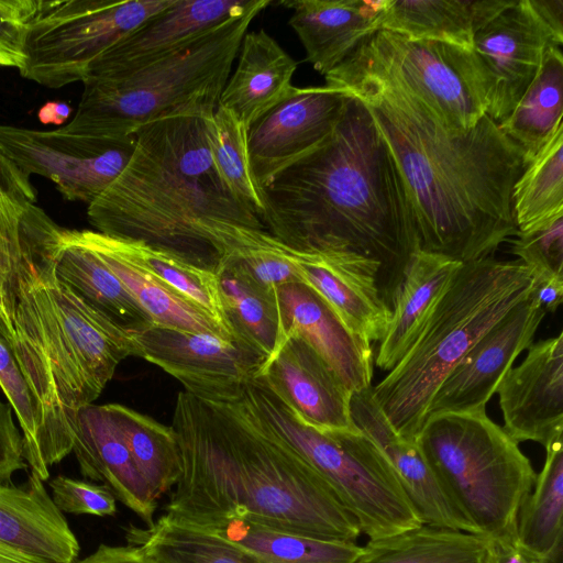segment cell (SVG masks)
Segmentation results:
<instances>
[{
  "instance_id": "37",
  "label": "cell",
  "mask_w": 563,
  "mask_h": 563,
  "mask_svg": "<svg viewBox=\"0 0 563 563\" xmlns=\"http://www.w3.org/2000/svg\"><path fill=\"white\" fill-rule=\"evenodd\" d=\"M104 406L137 471L158 499L176 485L180 475V451L174 429L126 406Z\"/></svg>"
},
{
  "instance_id": "50",
  "label": "cell",
  "mask_w": 563,
  "mask_h": 563,
  "mask_svg": "<svg viewBox=\"0 0 563 563\" xmlns=\"http://www.w3.org/2000/svg\"><path fill=\"white\" fill-rule=\"evenodd\" d=\"M532 295L547 313H555L563 301V275L533 282Z\"/></svg>"
},
{
  "instance_id": "27",
  "label": "cell",
  "mask_w": 563,
  "mask_h": 563,
  "mask_svg": "<svg viewBox=\"0 0 563 563\" xmlns=\"http://www.w3.org/2000/svg\"><path fill=\"white\" fill-rule=\"evenodd\" d=\"M296 69L297 62L265 30L246 32L218 106L233 112L249 130L291 92Z\"/></svg>"
},
{
  "instance_id": "31",
  "label": "cell",
  "mask_w": 563,
  "mask_h": 563,
  "mask_svg": "<svg viewBox=\"0 0 563 563\" xmlns=\"http://www.w3.org/2000/svg\"><path fill=\"white\" fill-rule=\"evenodd\" d=\"M181 522L235 542L271 563H355L362 553L356 542L295 534L231 514Z\"/></svg>"
},
{
  "instance_id": "33",
  "label": "cell",
  "mask_w": 563,
  "mask_h": 563,
  "mask_svg": "<svg viewBox=\"0 0 563 563\" xmlns=\"http://www.w3.org/2000/svg\"><path fill=\"white\" fill-rule=\"evenodd\" d=\"M563 54L561 46L544 51L540 68L500 130L523 152L525 166L562 124Z\"/></svg>"
},
{
  "instance_id": "38",
  "label": "cell",
  "mask_w": 563,
  "mask_h": 563,
  "mask_svg": "<svg viewBox=\"0 0 563 563\" xmlns=\"http://www.w3.org/2000/svg\"><path fill=\"white\" fill-rule=\"evenodd\" d=\"M545 449L547 456L532 490L520 506L517 538L529 552L544 556L563 539V445L562 437Z\"/></svg>"
},
{
  "instance_id": "53",
  "label": "cell",
  "mask_w": 563,
  "mask_h": 563,
  "mask_svg": "<svg viewBox=\"0 0 563 563\" xmlns=\"http://www.w3.org/2000/svg\"><path fill=\"white\" fill-rule=\"evenodd\" d=\"M0 563H47L0 542Z\"/></svg>"
},
{
  "instance_id": "32",
  "label": "cell",
  "mask_w": 563,
  "mask_h": 563,
  "mask_svg": "<svg viewBox=\"0 0 563 563\" xmlns=\"http://www.w3.org/2000/svg\"><path fill=\"white\" fill-rule=\"evenodd\" d=\"M125 539L154 563H271L235 542L167 514L145 528L128 527Z\"/></svg>"
},
{
  "instance_id": "25",
  "label": "cell",
  "mask_w": 563,
  "mask_h": 563,
  "mask_svg": "<svg viewBox=\"0 0 563 563\" xmlns=\"http://www.w3.org/2000/svg\"><path fill=\"white\" fill-rule=\"evenodd\" d=\"M0 542L47 563H75L80 549L34 472L22 486L0 484Z\"/></svg>"
},
{
  "instance_id": "3",
  "label": "cell",
  "mask_w": 563,
  "mask_h": 563,
  "mask_svg": "<svg viewBox=\"0 0 563 563\" xmlns=\"http://www.w3.org/2000/svg\"><path fill=\"white\" fill-rule=\"evenodd\" d=\"M172 428L181 467L166 507L173 519L231 514L311 538L360 537L325 479L243 397L216 404L179 391Z\"/></svg>"
},
{
  "instance_id": "8",
  "label": "cell",
  "mask_w": 563,
  "mask_h": 563,
  "mask_svg": "<svg viewBox=\"0 0 563 563\" xmlns=\"http://www.w3.org/2000/svg\"><path fill=\"white\" fill-rule=\"evenodd\" d=\"M416 443L439 484L478 534L517 533L537 474L518 443L486 409L428 415Z\"/></svg>"
},
{
  "instance_id": "39",
  "label": "cell",
  "mask_w": 563,
  "mask_h": 563,
  "mask_svg": "<svg viewBox=\"0 0 563 563\" xmlns=\"http://www.w3.org/2000/svg\"><path fill=\"white\" fill-rule=\"evenodd\" d=\"M512 210L520 232L563 216V123L515 183Z\"/></svg>"
},
{
  "instance_id": "42",
  "label": "cell",
  "mask_w": 563,
  "mask_h": 563,
  "mask_svg": "<svg viewBox=\"0 0 563 563\" xmlns=\"http://www.w3.org/2000/svg\"><path fill=\"white\" fill-rule=\"evenodd\" d=\"M508 241L509 252L528 267L533 282L563 275V216L528 231H518Z\"/></svg>"
},
{
  "instance_id": "35",
  "label": "cell",
  "mask_w": 563,
  "mask_h": 563,
  "mask_svg": "<svg viewBox=\"0 0 563 563\" xmlns=\"http://www.w3.org/2000/svg\"><path fill=\"white\" fill-rule=\"evenodd\" d=\"M59 227L36 205L20 207L0 198V329L11 331L16 273L30 256L62 235Z\"/></svg>"
},
{
  "instance_id": "41",
  "label": "cell",
  "mask_w": 563,
  "mask_h": 563,
  "mask_svg": "<svg viewBox=\"0 0 563 563\" xmlns=\"http://www.w3.org/2000/svg\"><path fill=\"white\" fill-rule=\"evenodd\" d=\"M124 241V240H123ZM132 254L162 282L214 319L232 335L227 322L219 276L165 252L139 242L125 241Z\"/></svg>"
},
{
  "instance_id": "23",
  "label": "cell",
  "mask_w": 563,
  "mask_h": 563,
  "mask_svg": "<svg viewBox=\"0 0 563 563\" xmlns=\"http://www.w3.org/2000/svg\"><path fill=\"white\" fill-rule=\"evenodd\" d=\"M387 0H282L306 59L321 75L341 65L360 44L380 30Z\"/></svg>"
},
{
  "instance_id": "5",
  "label": "cell",
  "mask_w": 563,
  "mask_h": 563,
  "mask_svg": "<svg viewBox=\"0 0 563 563\" xmlns=\"http://www.w3.org/2000/svg\"><path fill=\"white\" fill-rule=\"evenodd\" d=\"M60 249L62 243L20 266L7 341L36 402V444L27 466L43 481L73 451L78 411L100 396L123 360L137 356L129 329L58 282Z\"/></svg>"
},
{
  "instance_id": "13",
  "label": "cell",
  "mask_w": 563,
  "mask_h": 563,
  "mask_svg": "<svg viewBox=\"0 0 563 563\" xmlns=\"http://www.w3.org/2000/svg\"><path fill=\"white\" fill-rule=\"evenodd\" d=\"M137 356L179 380L185 391L209 402L239 401L265 361L235 340L144 324L129 329Z\"/></svg>"
},
{
  "instance_id": "49",
  "label": "cell",
  "mask_w": 563,
  "mask_h": 563,
  "mask_svg": "<svg viewBox=\"0 0 563 563\" xmlns=\"http://www.w3.org/2000/svg\"><path fill=\"white\" fill-rule=\"evenodd\" d=\"M76 563H154L144 558L133 545L100 544L87 558Z\"/></svg>"
},
{
  "instance_id": "16",
  "label": "cell",
  "mask_w": 563,
  "mask_h": 563,
  "mask_svg": "<svg viewBox=\"0 0 563 563\" xmlns=\"http://www.w3.org/2000/svg\"><path fill=\"white\" fill-rule=\"evenodd\" d=\"M545 310L532 292L489 328L437 389L429 413L486 409L505 373L532 344Z\"/></svg>"
},
{
  "instance_id": "24",
  "label": "cell",
  "mask_w": 563,
  "mask_h": 563,
  "mask_svg": "<svg viewBox=\"0 0 563 563\" xmlns=\"http://www.w3.org/2000/svg\"><path fill=\"white\" fill-rule=\"evenodd\" d=\"M71 452L82 476L102 482L147 526L154 522L157 498L137 471L104 405L90 404L78 411Z\"/></svg>"
},
{
  "instance_id": "6",
  "label": "cell",
  "mask_w": 563,
  "mask_h": 563,
  "mask_svg": "<svg viewBox=\"0 0 563 563\" xmlns=\"http://www.w3.org/2000/svg\"><path fill=\"white\" fill-rule=\"evenodd\" d=\"M532 290L531 273L518 260L488 256L461 264L417 340L372 387L374 399L399 435L416 440L446 375Z\"/></svg>"
},
{
  "instance_id": "21",
  "label": "cell",
  "mask_w": 563,
  "mask_h": 563,
  "mask_svg": "<svg viewBox=\"0 0 563 563\" xmlns=\"http://www.w3.org/2000/svg\"><path fill=\"white\" fill-rule=\"evenodd\" d=\"M372 387L352 395V418L390 463L420 522L478 534L443 490L416 441L399 435L390 424Z\"/></svg>"
},
{
  "instance_id": "26",
  "label": "cell",
  "mask_w": 563,
  "mask_h": 563,
  "mask_svg": "<svg viewBox=\"0 0 563 563\" xmlns=\"http://www.w3.org/2000/svg\"><path fill=\"white\" fill-rule=\"evenodd\" d=\"M71 232L78 241L101 257L152 323L234 340L214 319L173 290L144 266L132 254L125 241L90 230Z\"/></svg>"
},
{
  "instance_id": "36",
  "label": "cell",
  "mask_w": 563,
  "mask_h": 563,
  "mask_svg": "<svg viewBox=\"0 0 563 563\" xmlns=\"http://www.w3.org/2000/svg\"><path fill=\"white\" fill-rule=\"evenodd\" d=\"M218 276L223 309L233 339L266 363L277 353L282 343L277 292L269 295L260 290L232 266H227Z\"/></svg>"
},
{
  "instance_id": "4",
  "label": "cell",
  "mask_w": 563,
  "mask_h": 563,
  "mask_svg": "<svg viewBox=\"0 0 563 563\" xmlns=\"http://www.w3.org/2000/svg\"><path fill=\"white\" fill-rule=\"evenodd\" d=\"M212 114L168 117L135 133L129 163L88 205L97 232L217 275L246 251L283 245L218 174L208 140Z\"/></svg>"
},
{
  "instance_id": "22",
  "label": "cell",
  "mask_w": 563,
  "mask_h": 563,
  "mask_svg": "<svg viewBox=\"0 0 563 563\" xmlns=\"http://www.w3.org/2000/svg\"><path fill=\"white\" fill-rule=\"evenodd\" d=\"M305 284L314 289L356 334L377 342L391 310L379 295L378 266L354 253L303 254L298 261Z\"/></svg>"
},
{
  "instance_id": "29",
  "label": "cell",
  "mask_w": 563,
  "mask_h": 563,
  "mask_svg": "<svg viewBox=\"0 0 563 563\" xmlns=\"http://www.w3.org/2000/svg\"><path fill=\"white\" fill-rule=\"evenodd\" d=\"M514 0H387L380 29L473 51L475 34Z\"/></svg>"
},
{
  "instance_id": "34",
  "label": "cell",
  "mask_w": 563,
  "mask_h": 563,
  "mask_svg": "<svg viewBox=\"0 0 563 563\" xmlns=\"http://www.w3.org/2000/svg\"><path fill=\"white\" fill-rule=\"evenodd\" d=\"M489 539L420 525L369 540L355 563H485Z\"/></svg>"
},
{
  "instance_id": "45",
  "label": "cell",
  "mask_w": 563,
  "mask_h": 563,
  "mask_svg": "<svg viewBox=\"0 0 563 563\" xmlns=\"http://www.w3.org/2000/svg\"><path fill=\"white\" fill-rule=\"evenodd\" d=\"M38 2L0 0V67L23 68L26 32Z\"/></svg>"
},
{
  "instance_id": "28",
  "label": "cell",
  "mask_w": 563,
  "mask_h": 563,
  "mask_svg": "<svg viewBox=\"0 0 563 563\" xmlns=\"http://www.w3.org/2000/svg\"><path fill=\"white\" fill-rule=\"evenodd\" d=\"M461 264L421 249L413 253L379 341L375 363L382 371H391L417 340Z\"/></svg>"
},
{
  "instance_id": "10",
  "label": "cell",
  "mask_w": 563,
  "mask_h": 563,
  "mask_svg": "<svg viewBox=\"0 0 563 563\" xmlns=\"http://www.w3.org/2000/svg\"><path fill=\"white\" fill-rule=\"evenodd\" d=\"M174 0H40L24 44L25 79L47 88L82 81L91 63Z\"/></svg>"
},
{
  "instance_id": "43",
  "label": "cell",
  "mask_w": 563,
  "mask_h": 563,
  "mask_svg": "<svg viewBox=\"0 0 563 563\" xmlns=\"http://www.w3.org/2000/svg\"><path fill=\"white\" fill-rule=\"evenodd\" d=\"M0 387L15 412L22 431L24 460L32 459L37 432V409L33 394L8 342L0 334Z\"/></svg>"
},
{
  "instance_id": "17",
  "label": "cell",
  "mask_w": 563,
  "mask_h": 563,
  "mask_svg": "<svg viewBox=\"0 0 563 563\" xmlns=\"http://www.w3.org/2000/svg\"><path fill=\"white\" fill-rule=\"evenodd\" d=\"M496 393L508 435L517 443L547 448L563 435V332L532 342L518 366L510 367Z\"/></svg>"
},
{
  "instance_id": "48",
  "label": "cell",
  "mask_w": 563,
  "mask_h": 563,
  "mask_svg": "<svg viewBox=\"0 0 563 563\" xmlns=\"http://www.w3.org/2000/svg\"><path fill=\"white\" fill-rule=\"evenodd\" d=\"M485 563H547L544 556L526 550L518 541L517 533L489 539Z\"/></svg>"
},
{
  "instance_id": "11",
  "label": "cell",
  "mask_w": 563,
  "mask_h": 563,
  "mask_svg": "<svg viewBox=\"0 0 563 563\" xmlns=\"http://www.w3.org/2000/svg\"><path fill=\"white\" fill-rule=\"evenodd\" d=\"M349 57L397 79L451 132H465L486 115V87L473 51L380 29Z\"/></svg>"
},
{
  "instance_id": "18",
  "label": "cell",
  "mask_w": 563,
  "mask_h": 563,
  "mask_svg": "<svg viewBox=\"0 0 563 563\" xmlns=\"http://www.w3.org/2000/svg\"><path fill=\"white\" fill-rule=\"evenodd\" d=\"M271 3L272 0H174L103 52L86 75L135 70L181 49L231 19Z\"/></svg>"
},
{
  "instance_id": "2",
  "label": "cell",
  "mask_w": 563,
  "mask_h": 563,
  "mask_svg": "<svg viewBox=\"0 0 563 563\" xmlns=\"http://www.w3.org/2000/svg\"><path fill=\"white\" fill-rule=\"evenodd\" d=\"M346 96L331 134L261 188V221L295 252L354 253L374 262L379 295L391 310L420 249L415 214L369 111Z\"/></svg>"
},
{
  "instance_id": "46",
  "label": "cell",
  "mask_w": 563,
  "mask_h": 563,
  "mask_svg": "<svg viewBox=\"0 0 563 563\" xmlns=\"http://www.w3.org/2000/svg\"><path fill=\"white\" fill-rule=\"evenodd\" d=\"M26 467L23 439L14 423L12 408L0 399V484H11L12 475Z\"/></svg>"
},
{
  "instance_id": "15",
  "label": "cell",
  "mask_w": 563,
  "mask_h": 563,
  "mask_svg": "<svg viewBox=\"0 0 563 563\" xmlns=\"http://www.w3.org/2000/svg\"><path fill=\"white\" fill-rule=\"evenodd\" d=\"M346 98L344 92L327 85L294 87L249 128L250 166L260 190L331 134Z\"/></svg>"
},
{
  "instance_id": "52",
  "label": "cell",
  "mask_w": 563,
  "mask_h": 563,
  "mask_svg": "<svg viewBox=\"0 0 563 563\" xmlns=\"http://www.w3.org/2000/svg\"><path fill=\"white\" fill-rule=\"evenodd\" d=\"M71 108L64 101L45 102L38 110V120L44 124L60 125L70 117Z\"/></svg>"
},
{
  "instance_id": "20",
  "label": "cell",
  "mask_w": 563,
  "mask_h": 563,
  "mask_svg": "<svg viewBox=\"0 0 563 563\" xmlns=\"http://www.w3.org/2000/svg\"><path fill=\"white\" fill-rule=\"evenodd\" d=\"M282 345L292 335L309 343L354 394L372 386V343L354 333L309 285L277 290ZM279 347V349H280Z\"/></svg>"
},
{
  "instance_id": "12",
  "label": "cell",
  "mask_w": 563,
  "mask_h": 563,
  "mask_svg": "<svg viewBox=\"0 0 563 563\" xmlns=\"http://www.w3.org/2000/svg\"><path fill=\"white\" fill-rule=\"evenodd\" d=\"M134 147L135 135L108 140L62 126L42 131L0 124V151L21 170L52 180L67 200L88 205L122 173Z\"/></svg>"
},
{
  "instance_id": "9",
  "label": "cell",
  "mask_w": 563,
  "mask_h": 563,
  "mask_svg": "<svg viewBox=\"0 0 563 563\" xmlns=\"http://www.w3.org/2000/svg\"><path fill=\"white\" fill-rule=\"evenodd\" d=\"M242 397L325 479L369 540L422 525L390 463L363 431H320L256 378Z\"/></svg>"
},
{
  "instance_id": "14",
  "label": "cell",
  "mask_w": 563,
  "mask_h": 563,
  "mask_svg": "<svg viewBox=\"0 0 563 563\" xmlns=\"http://www.w3.org/2000/svg\"><path fill=\"white\" fill-rule=\"evenodd\" d=\"M550 45L562 46L531 0H514L474 37L487 96L486 114L497 124L514 111L534 79Z\"/></svg>"
},
{
  "instance_id": "30",
  "label": "cell",
  "mask_w": 563,
  "mask_h": 563,
  "mask_svg": "<svg viewBox=\"0 0 563 563\" xmlns=\"http://www.w3.org/2000/svg\"><path fill=\"white\" fill-rule=\"evenodd\" d=\"M55 275L84 303L120 325L133 329L152 323L101 257L68 229L63 231Z\"/></svg>"
},
{
  "instance_id": "19",
  "label": "cell",
  "mask_w": 563,
  "mask_h": 563,
  "mask_svg": "<svg viewBox=\"0 0 563 563\" xmlns=\"http://www.w3.org/2000/svg\"><path fill=\"white\" fill-rule=\"evenodd\" d=\"M301 421L320 430H357L353 393L317 351L292 335L255 377Z\"/></svg>"
},
{
  "instance_id": "51",
  "label": "cell",
  "mask_w": 563,
  "mask_h": 563,
  "mask_svg": "<svg viewBox=\"0 0 563 563\" xmlns=\"http://www.w3.org/2000/svg\"><path fill=\"white\" fill-rule=\"evenodd\" d=\"M531 3L555 38L563 44V1L531 0Z\"/></svg>"
},
{
  "instance_id": "1",
  "label": "cell",
  "mask_w": 563,
  "mask_h": 563,
  "mask_svg": "<svg viewBox=\"0 0 563 563\" xmlns=\"http://www.w3.org/2000/svg\"><path fill=\"white\" fill-rule=\"evenodd\" d=\"M324 78L369 111L407 189L421 250L467 263L517 234L512 189L525 156L487 114L451 132L397 79L351 57Z\"/></svg>"
},
{
  "instance_id": "40",
  "label": "cell",
  "mask_w": 563,
  "mask_h": 563,
  "mask_svg": "<svg viewBox=\"0 0 563 563\" xmlns=\"http://www.w3.org/2000/svg\"><path fill=\"white\" fill-rule=\"evenodd\" d=\"M208 140L221 179L261 219L263 202L251 172L246 126L233 112L218 106L209 120Z\"/></svg>"
},
{
  "instance_id": "7",
  "label": "cell",
  "mask_w": 563,
  "mask_h": 563,
  "mask_svg": "<svg viewBox=\"0 0 563 563\" xmlns=\"http://www.w3.org/2000/svg\"><path fill=\"white\" fill-rule=\"evenodd\" d=\"M268 5L231 19L181 49L135 70L87 74L77 111L62 128L108 140L187 113H213L253 19Z\"/></svg>"
},
{
  "instance_id": "47",
  "label": "cell",
  "mask_w": 563,
  "mask_h": 563,
  "mask_svg": "<svg viewBox=\"0 0 563 563\" xmlns=\"http://www.w3.org/2000/svg\"><path fill=\"white\" fill-rule=\"evenodd\" d=\"M30 176L0 151V198L20 207L36 205Z\"/></svg>"
},
{
  "instance_id": "44",
  "label": "cell",
  "mask_w": 563,
  "mask_h": 563,
  "mask_svg": "<svg viewBox=\"0 0 563 563\" xmlns=\"http://www.w3.org/2000/svg\"><path fill=\"white\" fill-rule=\"evenodd\" d=\"M52 499L62 512L74 515L112 516L115 497L106 485L58 475L49 482Z\"/></svg>"
}]
</instances>
